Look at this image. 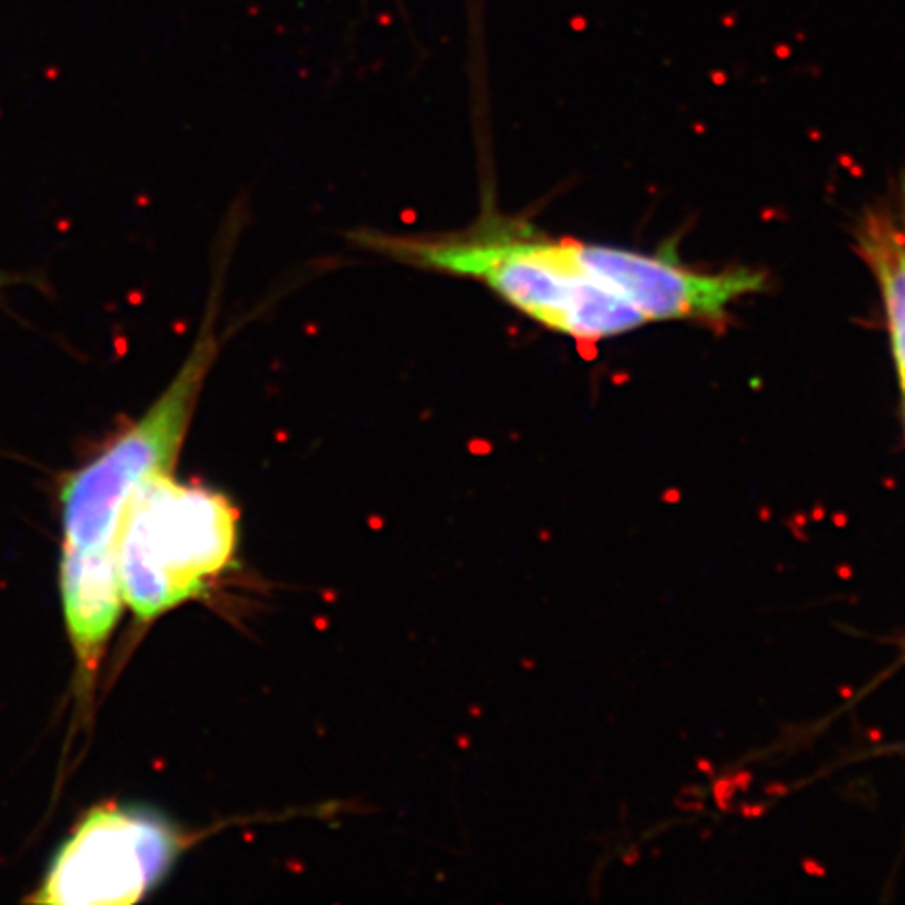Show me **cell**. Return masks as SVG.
Instances as JSON below:
<instances>
[{"mask_svg":"<svg viewBox=\"0 0 905 905\" xmlns=\"http://www.w3.org/2000/svg\"><path fill=\"white\" fill-rule=\"evenodd\" d=\"M417 256L432 268L487 283L524 315L576 339L612 337L646 321L623 294L576 262L566 239L482 235L417 247Z\"/></svg>","mask_w":905,"mask_h":905,"instance_id":"obj_3","label":"cell"},{"mask_svg":"<svg viewBox=\"0 0 905 905\" xmlns=\"http://www.w3.org/2000/svg\"><path fill=\"white\" fill-rule=\"evenodd\" d=\"M182 849L180 836L139 809H90L49 874L30 897L34 904L128 905L156 887Z\"/></svg>","mask_w":905,"mask_h":905,"instance_id":"obj_4","label":"cell"},{"mask_svg":"<svg viewBox=\"0 0 905 905\" xmlns=\"http://www.w3.org/2000/svg\"><path fill=\"white\" fill-rule=\"evenodd\" d=\"M855 242L885 298L893 354L905 392V187L895 201L868 210L857 225Z\"/></svg>","mask_w":905,"mask_h":905,"instance_id":"obj_6","label":"cell"},{"mask_svg":"<svg viewBox=\"0 0 905 905\" xmlns=\"http://www.w3.org/2000/svg\"><path fill=\"white\" fill-rule=\"evenodd\" d=\"M568 242L575 260L591 275L623 294L648 319L719 321L728 308L765 285V277L750 268L700 273L673 258L639 251Z\"/></svg>","mask_w":905,"mask_h":905,"instance_id":"obj_5","label":"cell"},{"mask_svg":"<svg viewBox=\"0 0 905 905\" xmlns=\"http://www.w3.org/2000/svg\"><path fill=\"white\" fill-rule=\"evenodd\" d=\"M239 513L223 493L158 474L124 513L118 573L124 604L156 620L199 597L235 558Z\"/></svg>","mask_w":905,"mask_h":905,"instance_id":"obj_2","label":"cell"},{"mask_svg":"<svg viewBox=\"0 0 905 905\" xmlns=\"http://www.w3.org/2000/svg\"><path fill=\"white\" fill-rule=\"evenodd\" d=\"M216 356L212 317L156 403L61 489V599L84 685L99 668L122 610L118 541L128 503L143 482L172 474L206 375Z\"/></svg>","mask_w":905,"mask_h":905,"instance_id":"obj_1","label":"cell"}]
</instances>
